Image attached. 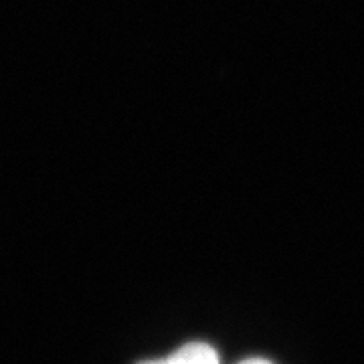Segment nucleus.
I'll use <instances>...</instances> for the list:
<instances>
[{
	"label": "nucleus",
	"mask_w": 364,
	"mask_h": 364,
	"mask_svg": "<svg viewBox=\"0 0 364 364\" xmlns=\"http://www.w3.org/2000/svg\"><path fill=\"white\" fill-rule=\"evenodd\" d=\"M138 364H221L217 350L205 342H188L166 358L144 360Z\"/></svg>",
	"instance_id": "1"
},
{
	"label": "nucleus",
	"mask_w": 364,
	"mask_h": 364,
	"mask_svg": "<svg viewBox=\"0 0 364 364\" xmlns=\"http://www.w3.org/2000/svg\"><path fill=\"white\" fill-rule=\"evenodd\" d=\"M239 364H273L269 360H265V358H247V360H243V363Z\"/></svg>",
	"instance_id": "2"
}]
</instances>
